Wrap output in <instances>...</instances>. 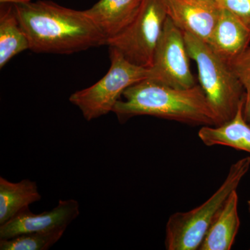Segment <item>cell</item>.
Here are the masks:
<instances>
[{"label": "cell", "mask_w": 250, "mask_h": 250, "mask_svg": "<svg viewBox=\"0 0 250 250\" xmlns=\"http://www.w3.org/2000/svg\"><path fill=\"white\" fill-rule=\"evenodd\" d=\"M167 17L163 0H143L134 21L106 45L118 50L132 63L150 68Z\"/></svg>", "instance_id": "cell-6"}, {"label": "cell", "mask_w": 250, "mask_h": 250, "mask_svg": "<svg viewBox=\"0 0 250 250\" xmlns=\"http://www.w3.org/2000/svg\"><path fill=\"white\" fill-rule=\"evenodd\" d=\"M248 210H249V213L250 215V200L248 202Z\"/></svg>", "instance_id": "cell-20"}, {"label": "cell", "mask_w": 250, "mask_h": 250, "mask_svg": "<svg viewBox=\"0 0 250 250\" xmlns=\"http://www.w3.org/2000/svg\"><path fill=\"white\" fill-rule=\"evenodd\" d=\"M143 0H99L85 14L106 42L119 35L134 21Z\"/></svg>", "instance_id": "cell-10"}, {"label": "cell", "mask_w": 250, "mask_h": 250, "mask_svg": "<svg viewBox=\"0 0 250 250\" xmlns=\"http://www.w3.org/2000/svg\"><path fill=\"white\" fill-rule=\"evenodd\" d=\"M167 15L183 32L208 42L221 7L216 0H163Z\"/></svg>", "instance_id": "cell-9"}, {"label": "cell", "mask_w": 250, "mask_h": 250, "mask_svg": "<svg viewBox=\"0 0 250 250\" xmlns=\"http://www.w3.org/2000/svg\"><path fill=\"white\" fill-rule=\"evenodd\" d=\"M250 168V156L236 161L230 167L223 183L207 201L188 211L171 215L166 227V250L200 249L215 217Z\"/></svg>", "instance_id": "cell-4"}, {"label": "cell", "mask_w": 250, "mask_h": 250, "mask_svg": "<svg viewBox=\"0 0 250 250\" xmlns=\"http://www.w3.org/2000/svg\"><path fill=\"white\" fill-rule=\"evenodd\" d=\"M65 228L47 231L24 233L19 236L0 240L1 250H47L62 238Z\"/></svg>", "instance_id": "cell-16"}, {"label": "cell", "mask_w": 250, "mask_h": 250, "mask_svg": "<svg viewBox=\"0 0 250 250\" xmlns=\"http://www.w3.org/2000/svg\"><path fill=\"white\" fill-rule=\"evenodd\" d=\"M220 7L228 10L250 29V0H216Z\"/></svg>", "instance_id": "cell-18"}, {"label": "cell", "mask_w": 250, "mask_h": 250, "mask_svg": "<svg viewBox=\"0 0 250 250\" xmlns=\"http://www.w3.org/2000/svg\"><path fill=\"white\" fill-rule=\"evenodd\" d=\"M21 27L36 53L70 54L106 45V41L84 11L47 0L14 5Z\"/></svg>", "instance_id": "cell-1"}, {"label": "cell", "mask_w": 250, "mask_h": 250, "mask_svg": "<svg viewBox=\"0 0 250 250\" xmlns=\"http://www.w3.org/2000/svg\"><path fill=\"white\" fill-rule=\"evenodd\" d=\"M108 48L111 66L107 73L95 84L75 92L69 98L87 121L113 112L126 88L150 78V69L132 63L116 49Z\"/></svg>", "instance_id": "cell-5"}, {"label": "cell", "mask_w": 250, "mask_h": 250, "mask_svg": "<svg viewBox=\"0 0 250 250\" xmlns=\"http://www.w3.org/2000/svg\"><path fill=\"white\" fill-rule=\"evenodd\" d=\"M29 49V41L16 14L14 4H1L0 67L3 68L18 54Z\"/></svg>", "instance_id": "cell-15"}, {"label": "cell", "mask_w": 250, "mask_h": 250, "mask_svg": "<svg viewBox=\"0 0 250 250\" xmlns=\"http://www.w3.org/2000/svg\"><path fill=\"white\" fill-rule=\"evenodd\" d=\"M41 199L36 182L26 179L11 182L0 177V225L29 209V205Z\"/></svg>", "instance_id": "cell-14"}, {"label": "cell", "mask_w": 250, "mask_h": 250, "mask_svg": "<svg viewBox=\"0 0 250 250\" xmlns=\"http://www.w3.org/2000/svg\"><path fill=\"white\" fill-rule=\"evenodd\" d=\"M189 59L183 31L167 16L154 51L149 79L179 89L195 86Z\"/></svg>", "instance_id": "cell-7"}, {"label": "cell", "mask_w": 250, "mask_h": 250, "mask_svg": "<svg viewBox=\"0 0 250 250\" xmlns=\"http://www.w3.org/2000/svg\"><path fill=\"white\" fill-rule=\"evenodd\" d=\"M31 0H0L1 4H9L14 5L24 4L30 2Z\"/></svg>", "instance_id": "cell-19"}, {"label": "cell", "mask_w": 250, "mask_h": 250, "mask_svg": "<svg viewBox=\"0 0 250 250\" xmlns=\"http://www.w3.org/2000/svg\"><path fill=\"white\" fill-rule=\"evenodd\" d=\"M250 29L228 10L221 8L208 44L218 57L230 62L250 46Z\"/></svg>", "instance_id": "cell-11"}, {"label": "cell", "mask_w": 250, "mask_h": 250, "mask_svg": "<svg viewBox=\"0 0 250 250\" xmlns=\"http://www.w3.org/2000/svg\"><path fill=\"white\" fill-rule=\"evenodd\" d=\"M190 59L196 62L200 86L216 119V126L232 119L246 99V91L229 62L205 41L184 32Z\"/></svg>", "instance_id": "cell-3"}, {"label": "cell", "mask_w": 250, "mask_h": 250, "mask_svg": "<svg viewBox=\"0 0 250 250\" xmlns=\"http://www.w3.org/2000/svg\"><path fill=\"white\" fill-rule=\"evenodd\" d=\"M113 112L121 123L134 116H150L192 126H216L214 113L200 85L179 89L151 79L126 88Z\"/></svg>", "instance_id": "cell-2"}, {"label": "cell", "mask_w": 250, "mask_h": 250, "mask_svg": "<svg viewBox=\"0 0 250 250\" xmlns=\"http://www.w3.org/2000/svg\"><path fill=\"white\" fill-rule=\"evenodd\" d=\"M246 91L243 116L250 125V46L232 62H229Z\"/></svg>", "instance_id": "cell-17"}, {"label": "cell", "mask_w": 250, "mask_h": 250, "mask_svg": "<svg viewBox=\"0 0 250 250\" xmlns=\"http://www.w3.org/2000/svg\"><path fill=\"white\" fill-rule=\"evenodd\" d=\"M80 214V204L74 199L59 200L53 209L35 214L27 209L3 225H0V240L24 233L67 229Z\"/></svg>", "instance_id": "cell-8"}, {"label": "cell", "mask_w": 250, "mask_h": 250, "mask_svg": "<svg viewBox=\"0 0 250 250\" xmlns=\"http://www.w3.org/2000/svg\"><path fill=\"white\" fill-rule=\"evenodd\" d=\"M244 101L232 119L218 126H203L198 136L205 146H226L250 154V125L243 116Z\"/></svg>", "instance_id": "cell-13"}, {"label": "cell", "mask_w": 250, "mask_h": 250, "mask_svg": "<svg viewBox=\"0 0 250 250\" xmlns=\"http://www.w3.org/2000/svg\"><path fill=\"white\" fill-rule=\"evenodd\" d=\"M237 190L231 192L216 215L199 250H229L236 239L240 221Z\"/></svg>", "instance_id": "cell-12"}]
</instances>
